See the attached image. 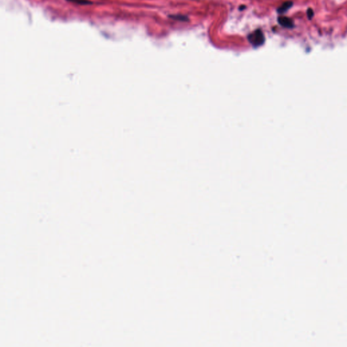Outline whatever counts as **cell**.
I'll return each instance as SVG.
<instances>
[{
  "label": "cell",
  "instance_id": "2",
  "mask_svg": "<svg viewBox=\"0 0 347 347\" xmlns=\"http://www.w3.org/2000/svg\"><path fill=\"white\" fill-rule=\"evenodd\" d=\"M278 23L282 27L286 28H292L294 26L293 21L290 18L286 16H279L278 18Z\"/></svg>",
  "mask_w": 347,
  "mask_h": 347
},
{
  "label": "cell",
  "instance_id": "5",
  "mask_svg": "<svg viewBox=\"0 0 347 347\" xmlns=\"http://www.w3.org/2000/svg\"><path fill=\"white\" fill-rule=\"evenodd\" d=\"M67 1L75 3H77V4H87V3H91L90 2H88L87 1H85V0H67Z\"/></svg>",
  "mask_w": 347,
  "mask_h": 347
},
{
  "label": "cell",
  "instance_id": "4",
  "mask_svg": "<svg viewBox=\"0 0 347 347\" xmlns=\"http://www.w3.org/2000/svg\"><path fill=\"white\" fill-rule=\"evenodd\" d=\"M169 18L174 19V20H180V21H184V22H186V21H188L189 20L188 17H187L186 16L181 15V14L170 15V16H169Z\"/></svg>",
  "mask_w": 347,
  "mask_h": 347
},
{
  "label": "cell",
  "instance_id": "6",
  "mask_svg": "<svg viewBox=\"0 0 347 347\" xmlns=\"http://www.w3.org/2000/svg\"><path fill=\"white\" fill-rule=\"evenodd\" d=\"M314 16V12L311 8L307 10V16L309 19H311Z\"/></svg>",
  "mask_w": 347,
  "mask_h": 347
},
{
  "label": "cell",
  "instance_id": "3",
  "mask_svg": "<svg viewBox=\"0 0 347 347\" xmlns=\"http://www.w3.org/2000/svg\"><path fill=\"white\" fill-rule=\"evenodd\" d=\"M292 5H293V3H292V1H286V2H284L283 3V4L277 9L278 13L283 14V13L286 12V11L288 10H289L290 8L292 6Z\"/></svg>",
  "mask_w": 347,
  "mask_h": 347
},
{
  "label": "cell",
  "instance_id": "1",
  "mask_svg": "<svg viewBox=\"0 0 347 347\" xmlns=\"http://www.w3.org/2000/svg\"><path fill=\"white\" fill-rule=\"evenodd\" d=\"M248 42L254 47H259L264 43V36L260 29L256 30L247 37Z\"/></svg>",
  "mask_w": 347,
  "mask_h": 347
}]
</instances>
